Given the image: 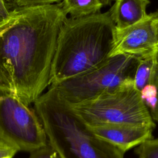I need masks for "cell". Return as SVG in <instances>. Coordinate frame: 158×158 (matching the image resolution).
<instances>
[{"instance_id":"cell-12","label":"cell","mask_w":158,"mask_h":158,"mask_svg":"<svg viewBox=\"0 0 158 158\" xmlns=\"http://www.w3.org/2000/svg\"><path fill=\"white\" fill-rule=\"evenodd\" d=\"M138 158H158V138L147 140L135 149Z\"/></svg>"},{"instance_id":"cell-5","label":"cell","mask_w":158,"mask_h":158,"mask_svg":"<svg viewBox=\"0 0 158 158\" xmlns=\"http://www.w3.org/2000/svg\"><path fill=\"white\" fill-rule=\"evenodd\" d=\"M138 57L130 54L109 57L93 69L50 85L69 104L82 102L115 89L133 79Z\"/></svg>"},{"instance_id":"cell-11","label":"cell","mask_w":158,"mask_h":158,"mask_svg":"<svg viewBox=\"0 0 158 158\" xmlns=\"http://www.w3.org/2000/svg\"><path fill=\"white\" fill-rule=\"evenodd\" d=\"M62 8L72 17H85L100 12L103 4L101 0H63Z\"/></svg>"},{"instance_id":"cell-13","label":"cell","mask_w":158,"mask_h":158,"mask_svg":"<svg viewBox=\"0 0 158 158\" xmlns=\"http://www.w3.org/2000/svg\"><path fill=\"white\" fill-rule=\"evenodd\" d=\"M63 0H12L11 10L60 4Z\"/></svg>"},{"instance_id":"cell-14","label":"cell","mask_w":158,"mask_h":158,"mask_svg":"<svg viewBox=\"0 0 158 158\" xmlns=\"http://www.w3.org/2000/svg\"><path fill=\"white\" fill-rule=\"evenodd\" d=\"M142 99L146 105L152 111L156 104L157 95H158V88L152 84L146 85L140 91Z\"/></svg>"},{"instance_id":"cell-18","label":"cell","mask_w":158,"mask_h":158,"mask_svg":"<svg viewBox=\"0 0 158 158\" xmlns=\"http://www.w3.org/2000/svg\"><path fill=\"white\" fill-rule=\"evenodd\" d=\"M11 11L9 10L3 0H0V24L10 15Z\"/></svg>"},{"instance_id":"cell-2","label":"cell","mask_w":158,"mask_h":158,"mask_svg":"<svg viewBox=\"0 0 158 158\" xmlns=\"http://www.w3.org/2000/svg\"><path fill=\"white\" fill-rule=\"evenodd\" d=\"M115 25L109 11L66 18L52 60L50 85L86 73L110 57Z\"/></svg>"},{"instance_id":"cell-8","label":"cell","mask_w":158,"mask_h":158,"mask_svg":"<svg viewBox=\"0 0 158 158\" xmlns=\"http://www.w3.org/2000/svg\"><path fill=\"white\" fill-rule=\"evenodd\" d=\"M86 126L96 136L111 143L125 152L153 138V128L149 127L123 124Z\"/></svg>"},{"instance_id":"cell-10","label":"cell","mask_w":158,"mask_h":158,"mask_svg":"<svg viewBox=\"0 0 158 158\" xmlns=\"http://www.w3.org/2000/svg\"><path fill=\"white\" fill-rule=\"evenodd\" d=\"M133 81L135 88L139 91L149 84L158 88V51L138 57Z\"/></svg>"},{"instance_id":"cell-9","label":"cell","mask_w":158,"mask_h":158,"mask_svg":"<svg viewBox=\"0 0 158 158\" xmlns=\"http://www.w3.org/2000/svg\"><path fill=\"white\" fill-rule=\"evenodd\" d=\"M149 3V0H115L109 10L115 28H125L143 19Z\"/></svg>"},{"instance_id":"cell-3","label":"cell","mask_w":158,"mask_h":158,"mask_svg":"<svg viewBox=\"0 0 158 158\" xmlns=\"http://www.w3.org/2000/svg\"><path fill=\"white\" fill-rule=\"evenodd\" d=\"M48 141L61 158H124L125 152L96 136L52 86L34 102Z\"/></svg>"},{"instance_id":"cell-19","label":"cell","mask_w":158,"mask_h":158,"mask_svg":"<svg viewBox=\"0 0 158 158\" xmlns=\"http://www.w3.org/2000/svg\"><path fill=\"white\" fill-rule=\"evenodd\" d=\"M151 116L152 117L153 120L154 122H156L158 123V95H157L156 106L154 109L152 111H151Z\"/></svg>"},{"instance_id":"cell-16","label":"cell","mask_w":158,"mask_h":158,"mask_svg":"<svg viewBox=\"0 0 158 158\" xmlns=\"http://www.w3.org/2000/svg\"><path fill=\"white\" fill-rule=\"evenodd\" d=\"M17 152L15 148L0 140V158H13Z\"/></svg>"},{"instance_id":"cell-15","label":"cell","mask_w":158,"mask_h":158,"mask_svg":"<svg viewBox=\"0 0 158 158\" xmlns=\"http://www.w3.org/2000/svg\"><path fill=\"white\" fill-rule=\"evenodd\" d=\"M28 158H61L57 151L48 142L44 146L30 152Z\"/></svg>"},{"instance_id":"cell-17","label":"cell","mask_w":158,"mask_h":158,"mask_svg":"<svg viewBox=\"0 0 158 158\" xmlns=\"http://www.w3.org/2000/svg\"><path fill=\"white\" fill-rule=\"evenodd\" d=\"M21 9H14L11 11L10 15L2 23L0 24V32L13 23L19 17Z\"/></svg>"},{"instance_id":"cell-4","label":"cell","mask_w":158,"mask_h":158,"mask_svg":"<svg viewBox=\"0 0 158 158\" xmlns=\"http://www.w3.org/2000/svg\"><path fill=\"white\" fill-rule=\"evenodd\" d=\"M68 105L88 126L123 124L152 128L156 126L140 91L135 86L133 79L91 99Z\"/></svg>"},{"instance_id":"cell-21","label":"cell","mask_w":158,"mask_h":158,"mask_svg":"<svg viewBox=\"0 0 158 158\" xmlns=\"http://www.w3.org/2000/svg\"><path fill=\"white\" fill-rule=\"evenodd\" d=\"M115 0H101V2L102 3L103 6H109L112 4L113 1H115Z\"/></svg>"},{"instance_id":"cell-20","label":"cell","mask_w":158,"mask_h":158,"mask_svg":"<svg viewBox=\"0 0 158 158\" xmlns=\"http://www.w3.org/2000/svg\"><path fill=\"white\" fill-rule=\"evenodd\" d=\"M153 27H154V29L155 35H156V41H157V47H158V18L154 20Z\"/></svg>"},{"instance_id":"cell-6","label":"cell","mask_w":158,"mask_h":158,"mask_svg":"<svg viewBox=\"0 0 158 158\" xmlns=\"http://www.w3.org/2000/svg\"><path fill=\"white\" fill-rule=\"evenodd\" d=\"M0 140L18 151L28 152L48 142L35 109L9 94L0 95Z\"/></svg>"},{"instance_id":"cell-1","label":"cell","mask_w":158,"mask_h":158,"mask_svg":"<svg viewBox=\"0 0 158 158\" xmlns=\"http://www.w3.org/2000/svg\"><path fill=\"white\" fill-rule=\"evenodd\" d=\"M62 4L21 9L0 32V95L29 106L50 86L58 35L67 18Z\"/></svg>"},{"instance_id":"cell-7","label":"cell","mask_w":158,"mask_h":158,"mask_svg":"<svg viewBox=\"0 0 158 158\" xmlns=\"http://www.w3.org/2000/svg\"><path fill=\"white\" fill-rule=\"evenodd\" d=\"M158 10L149 14L139 22L123 29L115 28L114 46L110 57L125 54L144 57L158 51L153 21Z\"/></svg>"},{"instance_id":"cell-22","label":"cell","mask_w":158,"mask_h":158,"mask_svg":"<svg viewBox=\"0 0 158 158\" xmlns=\"http://www.w3.org/2000/svg\"><path fill=\"white\" fill-rule=\"evenodd\" d=\"M4 2L6 4V6H7L8 9H9V10H11V2H12V0H3Z\"/></svg>"}]
</instances>
